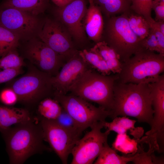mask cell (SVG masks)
I'll return each mask as SVG.
<instances>
[{"mask_svg":"<svg viewBox=\"0 0 164 164\" xmlns=\"http://www.w3.org/2000/svg\"><path fill=\"white\" fill-rule=\"evenodd\" d=\"M24 64L23 59L19 56L16 49L10 51L0 58V69L21 68Z\"/></svg>","mask_w":164,"mask_h":164,"instance_id":"obj_28","label":"cell"},{"mask_svg":"<svg viewBox=\"0 0 164 164\" xmlns=\"http://www.w3.org/2000/svg\"><path fill=\"white\" fill-rule=\"evenodd\" d=\"M153 0H131L130 9L143 16L150 26L155 21L152 16Z\"/></svg>","mask_w":164,"mask_h":164,"instance_id":"obj_26","label":"cell"},{"mask_svg":"<svg viewBox=\"0 0 164 164\" xmlns=\"http://www.w3.org/2000/svg\"><path fill=\"white\" fill-rule=\"evenodd\" d=\"M90 68L78 51L64 64L56 75L51 77V82L55 91L67 94L73 84Z\"/></svg>","mask_w":164,"mask_h":164,"instance_id":"obj_14","label":"cell"},{"mask_svg":"<svg viewBox=\"0 0 164 164\" xmlns=\"http://www.w3.org/2000/svg\"><path fill=\"white\" fill-rule=\"evenodd\" d=\"M58 7H62L68 4L73 0H50Z\"/></svg>","mask_w":164,"mask_h":164,"instance_id":"obj_36","label":"cell"},{"mask_svg":"<svg viewBox=\"0 0 164 164\" xmlns=\"http://www.w3.org/2000/svg\"><path fill=\"white\" fill-rule=\"evenodd\" d=\"M104 75L90 68L70 87V94L97 104L110 113L113 104V88L117 74Z\"/></svg>","mask_w":164,"mask_h":164,"instance_id":"obj_2","label":"cell"},{"mask_svg":"<svg viewBox=\"0 0 164 164\" xmlns=\"http://www.w3.org/2000/svg\"><path fill=\"white\" fill-rule=\"evenodd\" d=\"M112 145L114 149L125 154L133 153L137 149L136 141L131 139L126 133L118 134Z\"/></svg>","mask_w":164,"mask_h":164,"instance_id":"obj_27","label":"cell"},{"mask_svg":"<svg viewBox=\"0 0 164 164\" xmlns=\"http://www.w3.org/2000/svg\"><path fill=\"white\" fill-rule=\"evenodd\" d=\"M6 142L10 163L21 164L42 149H48L42 144V129L30 121L19 124L13 128L1 129Z\"/></svg>","mask_w":164,"mask_h":164,"instance_id":"obj_4","label":"cell"},{"mask_svg":"<svg viewBox=\"0 0 164 164\" xmlns=\"http://www.w3.org/2000/svg\"><path fill=\"white\" fill-rule=\"evenodd\" d=\"M18 100L17 94L12 88L4 89L0 94L1 101L6 105H12L16 103Z\"/></svg>","mask_w":164,"mask_h":164,"instance_id":"obj_31","label":"cell"},{"mask_svg":"<svg viewBox=\"0 0 164 164\" xmlns=\"http://www.w3.org/2000/svg\"><path fill=\"white\" fill-rule=\"evenodd\" d=\"M19 40L17 35L0 24V56L16 49Z\"/></svg>","mask_w":164,"mask_h":164,"instance_id":"obj_24","label":"cell"},{"mask_svg":"<svg viewBox=\"0 0 164 164\" xmlns=\"http://www.w3.org/2000/svg\"><path fill=\"white\" fill-rule=\"evenodd\" d=\"M126 13L129 26L132 31L141 39L146 37L150 29L148 22L143 16L131 10Z\"/></svg>","mask_w":164,"mask_h":164,"instance_id":"obj_23","label":"cell"},{"mask_svg":"<svg viewBox=\"0 0 164 164\" xmlns=\"http://www.w3.org/2000/svg\"><path fill=\"white\" fill-rule=\"evenodd\" d=\"M22 72V67L3 69L0 71V84L10 80Z\"/></svg>","mask_w":164,"mask_h":164,"instance_id":"obj_32","label":"cell"},{"mask_svg":"<svg viewBox=\"0 0 164 164\" xmlns=\"http://www.w3.org/2000/svg\"><path fill=\"white\" fill-rule=\"evenodd\" d=\"M164 71V55L144 48L122 63L118 81L123 83L149 84L156 81Z\"/></svg>","mask_w":164,"mask_h":164,"instance_id":"obj_3","label":"cell"},{"mask_svg":"<svg viewBox=\"0 0 164 164\" xmlns=\"http://www.w3.org/2000/svg\"><path fill=\"white\" fill-rule=\"evenodd\" d=\"M28 41L25 49L26 57L41 71L52 76L56 75L67 61L66 59L38 38Z\"/></svg>","mask_w":164,"mask_h":164,"instance_id":"obj_13","label":"cell"},{"mask_svg":"<svg viewBox=\"0 0 164 164\" xmlns=\"http://www.w3.org/2000/svg\"><path fill=\"white\" fill-rule=\"evenodd\" d=\"M87 9L86 0H73L66 5L56 6L54 9L55 19L69 32L77 48V46H83L86 39L83 22Z\"/></svg>","mask_w":164,"mask_h":164,"instance_id":"obj_12","label":"cell"},{"mask_svg":"<svg viewBox=\"0 0 164 164\" xmlns=\"http://www.w3.org/2000/svg\"><path fill=\"white\" fill-rule=\"evenodd\" d=\"M139 153L130 156H120L110 147L107 141L104 144L101 151L94 162V164H126L130 162L135 163Z\"/></svg>","mask_w":164,"mask_h":164,"instance_id":"obj_21","label":"cell"},{"mask_svg":"<svg viewBox=\"0 0 164 164\" xmlns=\"http://www.w3.org/2000/svg\"><path fill=\"white\" fill-rule=\"evenodd\" d=\"M161 0H153L154 1H161Z\"/></svg>","mask_w":164,"mask_h":164,"instance_id":"obj_37","label":"cell"},{"mask_svg":"<svg viewBox=\"0 0 164 164\" xmlns=\"http://www.w3.org/2000/svg\"><path fill=\"white\" fill-rule=\"evenodd\" d=\"M53 96L72 117L82 132L109 117L110 112L102 107H97L77 96L70 94H63L56 91Z\"/></svg>","mask_w":164,"mask_h":164,"instance_id":"obj_6","label":"cell"},{"mask_svg":"<svg viewBox=\"0 0 164 164\" xmlns=\"http://www.w3.org/2000/svg\"><path fill=\"white\" fill-rule=\"evenodd\" d=\"M102 121L99 122L90 128L73 147L71 152L73 155L71 164H91L99 155L104 143L107 141L110 132H102Z\"/></svg>","mask_w":164,"mask_h":164,"instance_id":"obj_10","label":"cell"},{"mask_svg":"<svg viewBox=\"0 0 164 164\" xmlns=\"http://www.w3.org/2000/svg\"><path fill=\"white\" fill-rule=\"evenodd\" d=\"M95 45L111 73H119L121 70L122 63L118 54L104 41H100Z\"/></svg>","mask_w":164,"mask_h":164,"instance_id":"obj_22","label":"cell"},{"mask_svg":"<svg viewBox=\"0 0 164 164\" xmlns=\"http://www.w3.org/2000/svg\"><path fill=\"white\" fill-rule=\"evenodd\" d=\"M55 120L61 127L70 132L80 135L83 132L72 117L63 108Z\"/></svg>","mask_w":164,"mask_h":164,"instance_id":"obj_29","label":"cell"},{"mask_svg":"<svg viewBox=\"0 0 164 164\" xmlns=\"http://www.w3.org/2000/svg\"><path fill=\"white\" fill-rule=\"evenodd\" d=\"M136 122V121L131 119L126 116L117 117L111 122L106 121H102V124L103 127L107 131L110 132L114 131L118 134H127L129 131L130 134L138 140L142 135L144 131L141 127H135Z\"/></svg>","mask_w":164,"mask_h":164,"instance_id":"obj_16","label":"cell"},{"mask_svg":"<svg viewBox=\"0 0 164 164\" xmlns=\"http://www.w3.org/2000/svg\"><path fill=\"white\" fill-rule=\"evenodd\" d=\"M40 126L43 140L48 142L62 163L67 164L68 156L81 135L65 129L55 120L43 118Z\"/></svg>","mask_w":164,"mask_h":164,"instance_id":"obj_11","label":"cell"},{"mask_svg":"<svg viewBox=\"0 0 164 164\" xmlns=\"http://www.w3.org/2000/svg\"><path fill=\"white\" fill-rule=\"evenodd\" d=\"M52 76L41 71L29 72L16 80L11 88L18 100L30 103L53 96L55 90L51 82Z\"/></svg>","mask_w":164,"mask_h":164,"instance_id":"obj_7","label":"cell"},{"mask_svg":"<svg viewBox=\"0 0 164 164\" xmlns=\"http://www.w3.org/2000/svg\"><path fill=\"white\" fill-rule=\"evenodd\" d=\"M152 9L155 14V21L164 20V0L153 1Z\"/></svg>","mask_w":164,"mask_h":164,"instance_id":"obj_33","label":"cell"},{"mask_svg":"<svg viewBox=\"0 0 164 164\" xmlns=\"http://www.w3.org/2000/svg\"><path fill=\"white\" fill-rule=\"evenodd\" d=\"M29 111L26 109L0 105V129H6L13 124L30 121Z\"/></svg>","mask_w":164,"mask_h":164,"instance_id":"obj_17","label":"cell"},{"mask_svg":"<svg viewBox=\"0 0 164 164\" xmlns=\"http://www.w3.org/2000/svg\"><path fill=\"white\" fill-rule=\"evenodd\" d=\"M104 18L101 41L104 42L114 50L123 63L142 48V39L131 30L126 12Z\"/></svg>","mask_w":164,"mask_h":164,"instance_id":"obj_5","label":"cell"},{"mask_svg":"<svg viewBox=\"0 0 164 164\" xmlns=\"http://www.w3.org/2000/svg\"><path fill=\"white\" fill-rule=\"evenodd\" d=\"M79 53L91 68L104 75H109L112 73L95 45L89 49L79 50Z\"/></svg>","mask_w":164,"mask_h":164,"instance_id":"obj_20","label":"cell"},{"mask_svg":"<svg viewBox=\"0 0 164 164\" xmlns=\"http://www.w3.org/2000/svg\"><path fill=\"white\" fill-rule=\"evenodd\" d=\"M153 26L158 28L164 34V20L155 21L150 26Z\"/></svg>","mask_w":164,"mask_h":164,"instance_id":"obj_35","label":"cell"},{"mask_svg":"<svg viewBox=\"0 0 164 164\" xmlns=\"http://www.w3.org/2000/svg\"><path fill=\"white\" fill-rule=\"evenodd\" d=\"M104 17L118 15L130 10L131 0H93Z\"/></svg>","mask_w":164,"mask_h":164,"instance_id":"obj_19","label":"cell"},{"mask_svg":"<svg viewBox=\"0 0 164 164\" xmlns=\"http://www.w3.org/2000/svg\"><path fill=\"white\" fill-rule=\"evenodd\" d=\"M141 46L142 48L156 52L159 53V49L157 40L153 31L151 28L147 36L142 39Z\"/></svg>","mask_w":164,"mask_h":164,"instance_id":"obj_30","label":"cell"},{"mask_svg":"<svg viewBox=\"0 0 164 164\" xmlns=\"http://www.w3.org/2000/svg\"><path fill=\"white\" fill-rule=\"evenodd\" d=\"M62 109L56 100L48 97L44 98L40 102L38 111L43 118L55 120L61 113Z\"/></svg>","mask_w":164,"mask_h":164,"instance_id":"obj_25","label":"cell"},{"mask_svg":"<svg viewBox=\"0 0 164 164\" xmlns=\"http://www.w3.org/2000/svg\"><path fill=\"white\" fill-rule=\"evenodd\" d=\"M150 28L153 31L157 40L159 49V54L164 55V34L158 28L153 26H151Z\"/></svg>","mask_w":164,"mask_h":164,"instance_id":"obj_34","label":"cell"},{"mask_svg":"<svg viewBox=\"0 0 164 164\" xmlns=\"http://www.w3.org/2000/svg\"><path fill=\"white\" fill-rule=\"evenodd\" d=\"M83 22L84 29L89 39L95 43L100 41L104 26V18L99 8L93 0H89Z\"/></svg>","mask_w":164,"mask_h":164,"instance_id":"obj_15","label":"cell"},{"mask_svg":"<svg viewBox=\"0 0 164 164\" xmlns=\"http://www.w3.org/2000/svg\"><path fill=\"white\" fill-rule=\"evenodd\" d=\"M49 0H4L0 9L12 7L38 15L47 8Z\"/></svg>","mask_w":164,"mask_h":164,"instance_id":"obj_18","label":"cell"},{"mask_svg":"<svg viewBox=\"0 0 164 164\" xmlns=\"http://www.w3.org/2000/svg\"><path fill=\"white\" fill-rule=\"evenodd\" d=\"M113 92V107L109 117H133L151 127L154 111L150 83H123L116 80Z\"/></svg>","mask_w":164,"mask_h":164,"instance_id":"obj_1","label":"cell"},{"mask_svg":"<svg viewBox=\"0 0 164 164\" xmlns=\"http://www.w3.org/2000/svg\"><path fill=\"white\" fill-rule=\"evenodd\" d=\"M37 36L67 61L79 51L69 32L56 19L46 18Z\"/></svg>","mask_w":164,"mask_h":164,"instance_id":"obj_8","label":"cell"},{"mask_svg":"<svg viewBox=\"0 0 164 164\" xmlns=\"http://www.w3.org/2000/svg\"><path fill=\"white\" fill-rule=\"evenodd\" d=\"M43 22L38 15L19 9L12 7L0 9V24L20 40H29L36 37Z\"/></svg>","mask_w":164,"mask_h":164,"instance_id":"obj_9","label":"cell"}]
</instances>
